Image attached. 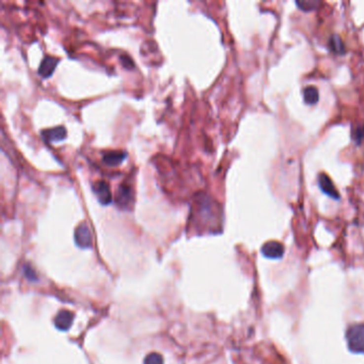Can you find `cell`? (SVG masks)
I'll use <instances>...</instances> for the list:
<instances>
[{"mask_svg":"<svg viewBox=\"0 0 364 364\" xmlns=\"http://www.w3.org/2000/svg\"><path fill=\"white\" fill-rule=\"evenodd\" d=\"M318 186H320L321 190L330 198H332L334 200L340 199V193L336 190L334 184L332 183V181H331L328 175H326L325 173L318 175Z\"/></svg>","mask_w":364,"mask_h":364,"instance_id":"8992f818","label":"cell"},{"mask_svg":"<svg viewBox=\"0 0 364 364\" xmlns=\"http://www.w3.org/2000/svg\"><path fill=\"white\" fill-rule=\"evenodd\" d=\"M297 6L304 12H310L316 10L321 5V1L318 0H297Z\"/></svg>","mask_w":364,"mask_h":364,"instance_id":"4fadbf2b","label":"cell"},{"mask_svg":"<svg viewBox=\"0 0 364 364\" xmlns=\"http://www.w3.org/2000/svg\"><path fill=\"white\" fill-rule=\"evenodd\" d=\"M125 158H126V152L119 151V149L104 153L103 157H102L104 164L107 166H111V167H115V166L120 165Z\"/></svg>","mask_w":364,"mask_h":364,"instance_id":"30bf717a","label":"cell"},{"mask_svg":"<svg viewBox=\"0 0 364 364\" xmlns=\"http://www.w3.org/2000/svg\"><path fill=\"white\" fill-rule=\"evenodd\" d=\"M92 190L96 196V199L102 205H108L111 203L112 196L110 187L105 181H97L92 185Z\"/></svg>","mask_w":364,"mask_h":364,"instance_id":"277c9868","label":"cell"},{"mask_svg":"<svg viewBox=\"0 0 364 364\" xmlns=\"http://www.w3.org/2000/svg\"><path fill=\"white\" fill-rule=\"evenodd\" d=\"M74 239L76 245L81 249H89L92 247V234L87 222H81L76 227Z\"/></svg>","mask_w":364,"mask_h":364,"instance_id":"7a4b0ae2","label":"cell"},{"mask_svg":"<svg viewBox=\"0 0 364 364\" xmlns=\"http://www.w3.org/2000/svg\"><path fill=\"white\" fill-rule=\"evenodd\" d=\"M42 138L47 142H57L66 139L67 129L63 126H56L53 128L44 129L41 132Z\"/></svg>","mask_w":364,"mask_h":364,"instance_id":"9c48e42d","label":"cell"},{"mask_svg":"<svg viewBox=\"0 0 364 364\" xmlns=\"http://www.w3.org/2000/svg\"><path fill=\"white\" fill-rule=\"evenodd\" d=\"M134 200V192L132 187L123 183L119 186L115 193V203L123 210H127Z\"/></svg>","mask_w":364,"mask_h":364,"instance_id":"3957f363","label":"cell"},{"mask_svg":"<svg viewBox=\"0 0 364 364\" xmlns=\"http://www.w3.org/2000/svg\"><path fill=\"white\" fill-rule=\"evenodd\" d=\"M261 252L265 257L279 259L284 255V246L276 240H271V242H267L263 245Z\"/></svg>","mask_w":364,"mask_h":364,"instance_id":"5b68a950","label":"cell"},{"mask_svg":"<svg viewBox=\"0 0 364 364\" xmlns=\"http://www.w3.org/2000/svg\"><path fill=\"white\" fill-rule=\"evenodd\" d=\"M364 138V125L356 127L353 131V139L357 144H360L361 140Z\"/></svg>","mask_w":364,"mask_h":364,"instance_id":"9a60e30c","label":"cell"},{"mask_svg":"<svg viewBox=\"0 0 364 364\" xmlns=\"http://www.w3.org/2000/svg\"><path fill=\"white\" fill-rule=\"evenodd\" d=\"M59 63V59L53 56H45L38 67L37 73L43 78H48L55 72V69Z\"/></svg>","mask_w":364,"mask_h":364,"instance_id":"52a82bcc","label":"cell"},{"mask_svg":"<svg viewBox=\"0 0 364 364\" xmlns=\"http://www.w3.org/2000/svg\"><path fill=\"white\" fill-rule=\"evenodd\" d=\"M346 341L350 352L364 355V323L349 326L346 331Z\"/></svg>","mask_w":364,"mask_h":364,"instance_id":"6da1fadb","label":"cell"},{"mask_svg":"<svg viewBox=\"0 0 364 364\" xmlns=\"http://www.w3.org/2000/svg\"><path fill=\"white\" fill-rule=\"evenodd\" d=\"M74 322V314L71 311L63 310L55 317V326L60 331H67L72 327Z\"/></svg>","mask_w":364,"mask_h":364,"instance_id":"ba28073f","label":"cell"},{"mask_svg":"<svg viewBox=\"0 0 364 364\" xmlns=\"http://www.w3.org/2000/svg\"><path fill=\"white\" fill-rule=\"evenodd\" d=\"M328 43H329L330 49L332 50L333 53L339 54V55H342V54L345 53V46H344V44H343V42H342V40H341L339 36H331Z\"/></svg>","mask_w":364,"mask_h":364,"instance_id":"7c38bea8","label":"cell"},{"mask_svg":"<svg viewBox=\"0 0 364 364\" xmlns=\"http://www.w3.org/2000/svg\"><path fill=\"white\" fill-rule=\"evenodd\" d=\"M303 93V100L305 104L308 105H314L320 100V92L316 87L314 86H308L305 87L302 91Z\"/></svg>","mask_w":364,"mask_h":364,"instance_id":"8fae6325","label":"cell"},{"mask_svg":"<svg viewBox=\"0 0 364 364\" xmlns=\"http://www.w3.org/2000/svg\"><path fill=\"white\" fill-rule=\"evenodd\" d=\"M145 364H164V358L158 353L148 354L144 361Z\"/></svg>","mask_w":364,"mask_h":364,"instance_id":"5bb4252c","label":"cell"}]
</instances>
